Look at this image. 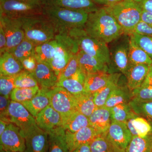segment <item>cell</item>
I'll return each instance as SVG.
<instances>
[{
	"label": "cell",
	"instance_id": "cell-1",
	"mask_svg": "<svg viewBox=\"0 0 152 152\" xmlns=\"http://www.w3.org/2000/svg\"><path fill=\"white\" fill-rule=\"evenodd\" d=\"M84 29L90 36L107 44L124 34L116 20L104 7L89 13Z\"/></svg>",
	"mask_w": 152,
	"mask_h": 152
},
{
	"label": "cell",
	"instance_id": "cell-2",
	"mask_svg": "<svg viewBox=\"0 0 152 152\" xmlns=\"http://www.w3.org/2000/svg\"><path fill=\"white\" fill-rule=\"evenodd\" d=\"M43 15L51 22L57 34H67L74 28H84L89 13L85 11L44 4Z\"/></svg>",
	"mask_w": 152,
	"mask_h": 152
},
{
	"label": "cell",
	"instance_id": "cell-3",
	"mask_svg": "<svg viewBox=\"0 0 152 152\" xmlns=\"http://www.w3.org/2000/svg\"><path fill=\"white\" fill-rule=\"evenodd\" d=\"M25 38L36 45L55 39L56 32L50 21L43 15L20 18Z\"/></svg>",
	"mask_w": 152,
	"mask_h": 152
},
{
	"label": "cell",
	"instance_id": "cell-4",
	"mask_svg": "<svg viewBox=\"0 0 152 152\" xmlns=\"http://www.w3.org/2000/svg\"><path fill=\"white\" fill-rule=\"evenodd\" d=\"M122 28L124 34H131L141 20L142 10L135 0H123L119 2L104 7Z\"/></svg>",
	"mask_w": 152,
	"mask_h": 152
},
{
	"label": "cell",
	"instance_id": "cell-5",
	"mask_svg": "<svg viewBox=\"0 0 152 152\" xmlns=\"http://www.w3.org/2000/svg\"><path fill=\"white\" fill-rule=\"evenodd\" d=\"M82 51L105 64L110 65V55L107 44L88 34L84 28H74L67 33Z\"/></svg>",
	"mask_w": 152,
	"mask_h": 152
},
{
	"label": "cell",
	"instance_id": "cell-6",
	"mask_svg": "<svg viewBox=\"0 0 152 152\" xmlns=\"http://www.w3.org/2000/svg\"><path fill=\"white\" fill-rule=\"evenodd\" d=\"M43 0H0V15L20 18L43 15Z\"/></svg>",
	"mask_w": 152,
	"mask_h": 152
},
{
	"label": "cell",
	"instance_id": "cell-7",
	"mask_svg": "<svg viewBox=\"0 0 152 152\" xmlns=\"http://www.w3.org/2000/svg\"><path fill=\"white\" fill-rule=\"evenodd\" d=\"M50 106L61 115L64 121L76 111L74 95L62 87L56 86L48 90Z\"/></svg>",
	"mask_w": 152,
	"mask_h": 152
},
{
	"label": "cell",
	"instance_id": "cell-8",
	"mask_svg": "<svg viewBox=\"0 0 152 152\" xmlns=\"http://www.w3.org/2000/svg\"><path fill=\"white\" fill-rule=\"evenodd\" d=\"M10 121L19 128L20 132H26L37 125L35 118L20 103L11 101L8 109Z\"/></svg>",
	"mask_w": 152,
	"mask_h": 152
},
{
	"label": "cell",
	"instance_id": "cell-9",
	"mask_svg": "<svg viewBox=\"0 0 152 152\" xmlns=\"http://www.w3.org/2000/svg\"><path fill=\"white\" fill-rule=\"evenodd\" d=\"M107 137L116 152H125L133 136L126 123L111 121Z\"/></svg>",
	"mask_w": 152,
	"mask_h": 152
},
{
	"label": "cell",
	"instance_id": "cell-10",
	"mask_svg": "<svg viewBox=\"0 0 152 152\" xmlns=\"http://www.w3.org/2000/svg\"><path fill=\"white\" fill-rule=\"evenodd\" d=\"M0 25L2 26L7 39L6 51H10L25 39L24 32L19 18H13L0 15Z\"/></svg>",
	"mask_w": 152,
	"mask_h": 152
},
{
	"label": "cell",
	"instance_id": "cell-11",
	"mask_svg": "<svg viewBox=\"0 0 152 152\" xmlns=\"http://www.w3.org/2000/svg\"><path fill=\"white\" fill-rule=\"evenodd\" d=\"M25 138L26 149L24 152H48L49 150L48 134L37 125L24 132H20Z\"/></svg>",
	"mask_w": 152,
	"mask_h": 152
},
{
	"label": "cell",
	"instance_id": "cell-12",
	"mask_svg": "<svg viewBox=\"0 0 152 152\" xmlns=\"http://www.w3.org/2000/svg\"><path fill=\"white\" fill-rule=\"evenodd\" d=\"M0 148L16 152H24L26 141L19 128L10 123L0 135Z\"/></svg>",
	"mask_w": 152,
	"mask_h": 152
},
{
	"label": "cell",
	"instance_id": "cell-13",
	"mask_svg": "<svg viewBox=\"0 0 152 152\" xmlns=\"http://www.w3.org/2000/svg\"><path fill=\"white\" fill-rule=\"evenodd\" d=\"M129 38L121 40L110 52V64L112 63L114 67L125 75L131 65L129 57Z\"/></svg>",
	"mask_w": 152,
	"mask_h": 152
},
{
	"label": "cell",
	"instance_id": "cell-14",
	"mask_svg": "<svg viewBox=\"0 0 152 152\" xmlns=\"http://www.w3.org/2000/svg\"><path fill=\"white\" fill-rule=\"evenodd\" d=\"M66 134L67 143L71 152L81 145L90 143L96 137L102 135L90 126L75 133L66 131Z\"/></svg>",
	"mask_w": 152,
	"mask_h": 152
},
{
	"label": "cell",
	"instance_id": "cell-15",
	"mask_svg": "<svg viewBox=\"0 0 152 152\" xmlns=\"http://www.w3.org/2000/svg\"><path fill=\"white\" fill-rule=\"evenodd\" d=\"M35 119L39 127L48 133L56 128L62 126L61 115L50 105L40 112Z\"/></svg>",
	"mask_w": 152,
	"mask_h": 152
},
{
	"label": "cell",
	"instance_id": "cell-16",
	"mask_svg": "<svg viewBox=\"0 0 152 152\" xmlns=\"http://www.w3.org/2000/svg\"><path fill=\"white\" fill-rule=\"evenodd\" d=\"M33 74L41 88L50 89L56 86L58 78L48 64L37 62Z\"/></svg>",
	"mask_w": 152,
	"mask_h": 152
},
{
	"label": "cell",
	"instance_id": "cell-17",
	"mask_svg": "<svg viewBox=\"0 0 152 152\" xmlns=\"http://www.w3.org/2000/svg\"><path fill=\"white\" fill-rule=\"evenodd\" d=\"M90 125L100 134H106L111 124L110 110L105 107H97L88 118Z\"/></svg>",
	"mask_w": 152,
	"mask_h": 152
},
{
	"label": "cell",
	"instance_id": "cell-18",
	"mask_svg": "<svg viewBox=\"0 0 152 152\" xmlns=\"http://www.w3.org/2000/svg\"><path fill=\"white\" fill-rule=\"evenodd\" d=\"M44 4L85 11L90 13L99 9L93 0H43Z\"/></svg>",
	"mask_w": 152,
	"mask_h": 152
},
{
	"label": "cell",
	"instance_id": "cell-19",
	"mask_svg": "<svg viewBox=\"0 0 152 152\" xmlns=\"http://www.w3.org/2000/svg\"><path fill=\"white\" fill-rule=\"evenodd\" d=\"M56 40L57 42L56 52L49 65L58 78L60 74L67 64L71 57L77 54L75 53L65 45Z\"/></svg>",
	"mask_w": 152,
	"mask_h": 152
},
{
	"label": "cell",
	"instance_id": "cell-20",
	"mask_svg": "<svg viewBox=\"0 0 152 152\" xmlns=\"http://www.w3.org/2000/svg\"><path fill=\"white\" fill-rule=\"evenodd\" d=\"M116 73L99 72L87 75L84 83L86 92L94 94L107 86Z\"/></svg>",
	"mask_w": 152,
	"mask_h": 152
},
{
	"label": "cell",
	"instance_id": "cell-21",
	"mask_svg": "<svg viewBox=\"0 0 152 152\" xmlns=\"http://www.w3.org/2000/svg\"><path fill=\"white\" fill-rule=\"evenodd\" d=\"M149 66L144 64H131L126 75L127 86L131 92L140 87L143 83L148 72Z\"/></svg>",
	"mask_w": 152,
	"mask_h": 152
},
{
	"label": "cell",
	"instance_id": "cell-22",
	"mask_svg": "<svg viewBox=\"0 0 152 152\" xmlns=\"http://www.w3.org/2000/svg\"><path fill=\"white\" fill-rule=\"evenodd\" d=\"M48 90L41 88L34 97L21 103L35 118L40 112L50 105Z\"/></svg>",
	"mask_w": 152,
	"mask_h": 152
},
{
	"label": "cell",
	"instance_id": "cell-23",
	"mask_svg": "<svg viewBox=\"0 0 152 152\" xmlns=\"http://www.w3.org/2000/svg\"><path fill=\"white\" fill-rule=\"evenodd\" d=\"M80 67L86 75L99 72H109L107 65L103 64L82 51L77 54Z\"/></svg>",
	"mask_w": 152,
	"mask_h": 152
},
{
	"label": "cell",
	"instance_id": "cell-24",
	"mask_svg": "<svg viewBox=\"0 0 152 152\" xmlns=\"http://www.w3.org/2000/svg\"><path fill=\"white\" fill-rule=\"evenodd\" d=\"M23 70L21 62L10 53L6 51L1 55L0 75L15 76Z\"/></svg>",
	"mask_w": 152,
	"mask_h": 152
},
{
	"label": "cell",
	"instance_id": "cell-25",
	"mask_svg": "<svg viewBox=\"0 0 152 152\" xmlns=\"http://www.w3.org/2000/svg\"><path fill=\"white\" fill-rule=\"evenodd\" d=\"M48 134V152H71L67 143L66 130L62 126L56 128Z\"/></svg>",
	"mask_w": 152,
	"mask_h": 152
},
{
	"label": "cell",
	"instance_id": "cell-26",
	"mask_svg": "<svg viewBox=\"0 0 152 152\" xmlns=\"http://www.w3.org/2000/svg\"><path fill=\"white\" fill-rule=\"evenodd\" d=\"M132 136L145 137L152 133V124L146 119L136 115L126 123Z\"/></svg>",
	"mask_w": 152,
	"mask_h": 152
},
{
	"label": "cell",
	"instance_id": "cell-27",
	"mask_svg": "<svg viewBox=\"0 0 152 152\" xmlns=\"http://www.w3.org/2000/svg\"><path fill=\"white\" fill-rule=\"evenodd\" d=\"M57 42L55 39L36 46L34 55L37 62L49 65L56 52Z\"/></svg>",
	"mask_w": 152,
	"mask_h": 152
},
{
	"label": "cell",
	"instance_id": "cell-28",
	"mask_svg": "<svg viewBox=\"0 0 152 152\" xmlns=\"http://www.w3.org/2000/svg\"><path fill=\"white\" fill-rule=\"evenodd\" d=\"M76 110L89 118L96 108L94 101V94L87 92L74 96Z\"/></svg>",
	"mask_w": 152,
	"mask_h": 152
},
{
	"label": "cell",
	"instance_id": "cell-29",
	"mask_svg": "<svg viewBox=\"0 0 152 152\" xmlns=\"http://www.w3.org/2000/svg\"><path fill=\"white\" fill-rule=\"evenodd\" d=\"M89 126L88 118L76 111L63 121L62 127L66 131L75 133Z\"/></svg>",
	"mask_w": 152,
	"mask_h": 152
},
{
	"label": "cell",
	"instance_id": "cell-30",
	"mask_svg": "<svg viewBox=\"0 0 152 152\" xmlns=\"http://www.w3.org/2000/svg\"><path fill=\"white\" fill-rule=\"evenodd\" d=\"M129 57L132 64H144L149 66L152 65L151 59L130 37L129 41Z\"/></svg>",
	"mask_w": 152,
	"mask_h": 152
},
{
	"label": "cell",
	"instance_id": "cell-31",
	"mask_svg": "<svg viewBox=\"0 0 152 152\" xmlns=\"http://www.w3.org/2000/svg\"><path fill=\"white\" fill-rule=\"evenodd\" d=\"M131 100V92L127 88L118 85L106 101L104 107L109 109L120 104L128 103Z\"/></svg>",
	"mask_w": 152,
	"mask_h": 152
},
{
	"label": "cell",
	"instance_id": "cell-32",
	"mask_svg": "<svg viewBox=\"0 0 152 152\" xmlns=\"http://www.w3.org/2000/svg\"><path fill=\"white\" fill-rule=\"evenodd\" d=\"M121 75L116 73L115 77L107 86L94 94V101L96 107L104 106L106 101L113 91L118 86Z\"/></svg>",
	"mask_w": 152,
	"mask_h": 152
},
{
	"label": "cell",
	"instance_id": "cell-33",
	"mask_svg": "<svg viewBox=\"0 0 152 152\" xmlns=\"http://www.w3.org/2000/svg\"><path fill=\"white\" fill-rule=\"evenodd\" d=\"M110 110L111 121L126 123L131 118L137 115L133 111L129 103L120 104Z\"/></svg>",
	"mask_w": 152,
	"mask_h": 152
},
{
	"label": "cell",
	"instance_id": "cell-34",
	"mask_svg": "<svg viewBox=\"0 0 152 152\" xmlns=\"http://www.w3.org/2000/svg\"><path fill=\"white\" fill-rule=\"evenodd\" d=\"M152 133L145 137L133 136L125 152H151Z\"/></svg>",
	"mask_w": 152,
	"mask_h": 152
},
{
	"label": "cell",
	"instance_id": "cell-35",
	"mask_svg": "<svg viewBox=\"0 0 152 152\" xmlns=\"http://www.w3.org/2000/svg\"><path fill=\"white\" fill-rule=\"evenodd\" d=\"M36 46L35 44L25 38L18 45L9 52L20 61L25 58L34 54Z\"/></svg>",
	"mask_w": 152,
	"mask_h": 152
},
{
	"label": "cell",
	"instance_id": "cell-36",
	"mask_svg": "<svg viewBox=\"0 0 152 152\" xmlns=\"http://www.w3.org/2000/svg\"><path fill=\"white\" fill-rule=\"evenodd\" d=\"M39 86L28 88H15L11 93L10 98L12 101L22 103L34 97L40 90Z\"/></svg>",
	"mask_w": 152,
	"mask_h": 152
},
{
	"label": "cell",
	"instance_id": "cell-37",
	"mask_svg": "<svg viewBox=\"0 0 152 152\" xmlns=\"http://www.w3.org/2000/svg\"><path fill=\"white\" fill-rule=\"evenodd\" d=\"M129 103L135 114L146 119L152 124V102H145L131 100Z\"/></svg>",
	"mask_w": 152,
	"mask_h": 152
},
{
	"label": "cell",
	"instance_id": "cell-38",
	"mask_svg": "<svg viewBox=\"0 0 152 152\" xmlns=\"http://www.w3.org/2000/svg\"><path fill=\"white\" fill-rule=\"evenodd\" d=\"M91 152H116L106 134L97 136L90 143Z\"/></svg>",
	"mask_w": 152,
	"mask_h": 152
},
{
	"label": "cell",
	"instance_id": "cell-39",
	"mask_svg": "<svg viewBox=\"0 0 152 152\" xmlns=\"http://www.w3.org/2000/svg\"><path fill=\"white\" fill-rule=\"evenodd\" d=\"M15 88H28L39 85L33 73L23 70L15 76Z\"/></svg>",
	"mask_w": 152,
	"mask_h": 152
},
{
	"label": "cell",
	"instance_id": "cell-40",
	"mask_svg": "<svg viewBox=\"0 0 152 152\" xmlns=\"http://www.w3.org/2000/svg\"><path fill=\"white\" fill-rule=\"evenodd\" d=\"M56 86L62 87L74 96L86 92L84 85L73 78L65 79L58 82Z\"/></svg>",
	"mask_w": 152,
	"mask_h": 152
},
{
	"label": "cell",
	"instance_id": "cell-41",
	"mask_svg": "<svg viewBox=\"0 0 152 152\" xmlns=\"http://www.w3.org/2000/svg\"><path fill=\"white\" fill-rule=\"evenodd\" d=\"M131 100L145 102H152V86L142 85L131 92Z\"/></svg>",
	"mask_w": 152,
	"mask_h": 152
},
{
	"label": "cell",
	"instance_id": "cell-42",
	"mask_svg": "<svg viewBox=\"0 0 152 152\" xmlns=\"http://www.w3.org/2000/svg\"><path fill=\"white\" fill-rule=\"evenodd\" d=\"M77 54L71 57L67 64L60 74L58 82L70 78L80 69Z\"/></svg>",
	"mask_w": 152,
	"mask_h": 152
},
{
	"label": "cell",
	"instance_id": "cell-43",
	"mask_svg": "<svg viewBox=\"0 0 152 152\" xmlns=\"http://www.w3.org/2000/svg\"><path fill=\"white\" fill-rule=\"evenodd\" d=\"M129 36L152 60V38L135 33H132Z\"/></svg>",
	"mask_w": 152,
	"mask_h": 152
},
{
	"label": "cell",
	"instance_id": "cell-44",
	"mask_svg": "<svg viewBox=\"0 0 152 152\" xmlns=\"http://www.w3.org/2000/svg\"><path fill=\"white\" fill-rule=\"evenodd\" d=\"M15 77L0 75L1 95L10 98L13 90L15 88Z\"/></svg>",
	"mask_w": 152,
	"mask_h": 152
},
{
	"label": "cell",
	"instance_id": "cell-45",
	"mask_svg": "<svg viewBox=\"0 0 152 152\" xmlns=\"http://www.w3.org/2000/svg\"><path fill=\"white\" fill-rule=\"evenodd\" d=\"M24 70L33 73L35 70L37 61L34 54L26 57L20 61Z\"/></svg>",
	"mask_w": 152,
	"mask_h": 152
},
{
	"label": "cell",
	"instance_id": "cell-46",
	"mask_svg": "<svg viewBox=\"0 0 152 152\" xmlns=\"http://www.w3.org/2000/svg\"><path fill=\"white\" fill-rule=\"evenodd\" d=\"M142 35L152 38V27L145 22L141 20L136 26L134 32Z\"/></svg>",
	"mask_w": 152,
	"mask_h": 152
},
{
	"label": "cell",
	"instance_id": "cell-47",
	"mask_svg": "<svg viewBox=\"0 0 152 152\" xmlns=\"http://www.w3.org/2000/svg\"><path fill=\"white\" fill-rule=\"evenodd\" d=\"M7 39L6 34L2 26L0 25V53L1 55L6 51Z\"/></svg>",
	"mask_w": 152,
	"mask_h": 152
},
{
	"label": "cell",
	"instance_id": "cell-48",
	"mask_svg": "<svg viewBox=\"0 0 152 152\" xmlns=\"http://www.w3.org/2000/svg\"><path fill=\"white\" fill-rule=\"evenodd\" d=\"M142 10L152 13V0H135Z\"/></svg>",
	"mask_w": 152,
	"mask_h": 152
},
{
	"label": "cell",
	"instance_id": "cell-49",
	"mask_svg": "<svg viewBox=\"0 0 152 152\" xmlns=\"http://www.w3.org/2000/svg\"><path fill=\"white\" fill-rule=\"evenodd\" d=\"M141 19L142 21L145 22L152 27V13L142 10Z\"/></svg>",
	"mask_w": 152,
	"mask_h": 152
},
{
	"label": "cell",
	"instance_id": "cell-50",
	"mask_svg": "<svg viewBox=\"0 0 152 152\" xmlns=\"http://www.w3.org/2000/svg\"><path fill=\"white\" fill-rule=\"evenodd\" d=\"M95 3L100 4L101 5H103L105 6H109L116 4L118 2L123 1V0H93Z\"/></svg>",
	"mask_w": 152,
	"mask_h": 152
},
{
	"label": "cell",
	"instance_id": "cell-51",
	"mask_svg": "<svg viewBox=\"0 0 152 152\" xmlns=\"http://www.w3.org/2000/svg\"><path fill=\"white\" fill-rule=\"evenodd\" d=\"M142 85L152 86V65L149 66L148 72Z\"/></svg>",
	"mask_w": 152,
	"mask_h": 152
},
{
	"label": "cell",
	"instance_id": "cell-52",
	"mask_svg": "<svg viewBox=\"0 0 152 152\" xmlns=\"http://www.w3.org/2000/svg\"><path fill=\"white\" fill-rule=\"evenodd\" d=\"M72 152H91L90 143L81 145L74 150Z\"/></svg>",
	"mask_w": 152,
	"mask_h": 152
},
{
	"label": "cell",
	"instance_id": "cell-53",
	"mask_svg": "<svg viewBox=\"0 0 152 152\" xmlns=\"http://www.w3.org/2000/svg\"><path fill=\"white\" fill-rule=\"evenodd\" d=\"M9 124L10 123L4 120H0V135L4 132Z\"/></svg>",
	"mask_w": 152,
	"mask_h": 152
},
{
	"label": "cell",
	"instance_id": "cell-54",
	"mask_svg": "<svg viewBox=\"0 0 152 152\" xmlns=\"http://www.w3.org/2000/svg\"><path fill=\"white\" fill-rule=\"evenodd\" d=\"M0 152H16L12 151H7V150H6L3 149L2 148H0Z\"/></svg>",
	"mask_w": 152,
	"mask_h": 152
},
{
	"label": "cell",
	"instance_id": "cell-55",
	"mask_svg": "<svg viewBox=\"0 0 152 152\" xmlns=\"http://www.w3.org/2000/svg\"><path fill=\"white\" fill-rule=\"evenodd\" d=\"M151 152H152V149H151Z\"/></svg>",
	"mask_w": 152,
	"mask_h": 152
}]
</instances>
